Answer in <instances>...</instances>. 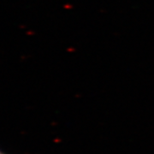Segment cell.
Wrapping results in <instances>:
<instances>
[{"mask_svg": "<svg viewBox=\"0 0 154 154\" xmlns=\"http://www.w3.org/2000/svg\"><path fill=\"white\" fill-rule=\"evenodd\" d=\"M0 154H5V153H4V152H2L0 151Z\"/></svg>", "mask_w": 154, "mask_h": 154, "instance_id": "6da1fadb", "label": "cell"}]
</instances>
